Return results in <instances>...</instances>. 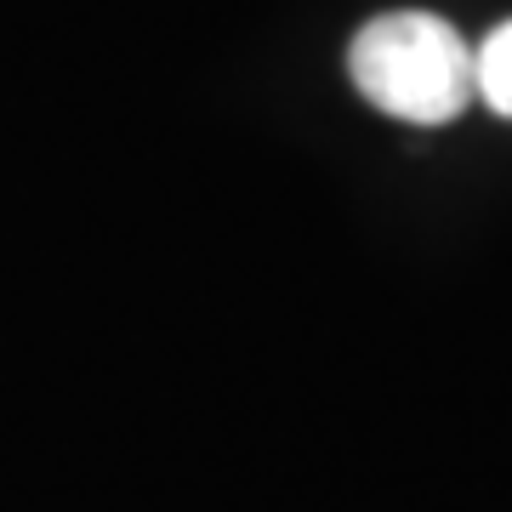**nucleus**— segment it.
<instances>
[{
	"mask_svg": "<svg viewBox=\"0 0 512 512\" xmlns=\"http://www.w3.org/2000/svg\"><path fill=\"white\" fill-rule=\"evenodd\" d=\"M473 97H484L501 120H512V23H495L473 46Z\"/></svg>",
	"mask_w": 512,
	"mask_h": 512,
	"instance_id": "obj_2",
	"label": "nucleus"
},
{
	"mask_svg": "<svg viewBox=\"0 0 512 512\" xmlns=\"http://www.w3.org/2000/svg\"><path fill=\"white\" fill-rule=\"evenodd\" d=\"M348 74L404 126H450L473 103V46L433 12H382L348 46Z\"/></svg>",
	"mask_w": 512,
	"mask_h": 512,
	"instance_id": "obj_1",
	"label": "nucleus"
}]
</instances>
